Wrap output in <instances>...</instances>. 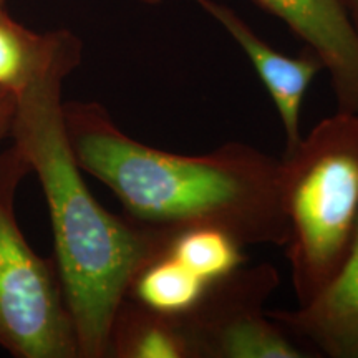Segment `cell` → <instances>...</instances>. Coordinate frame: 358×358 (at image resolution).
<instances>
[{
    "label": "cell",
    "mask_w": 358,
    "mask_h": 358,
    "mask_svg": "<svg viewBox=\"0 0 358 358\" xmlns=\"http://www.w3.org/2000/svg\"><path fill=\"white\" fill-rule=\"evenodd\" d=\"M83 42L69 29L35 32L0 8V88L15 95L52 73L77 70Z\"/></svg>",
    "instance_id": "9"
},
{
    "label": "cell",
    "mask_w": 358,
    "mask_h": 358,
    "mask_svg": "<svg viewBox=\"0 0 358 358\" xmlns=\"http://www.w3.org/2000/svg\"><path fill=\"white\" fill-rule=\"evenodd\" d=\"M17 108V95L12 90L0 88V141L10 134L13 115Z\"/></svg>",
    "instance_id": "13"
},
{
    "label": "cell",
    "mask_w": 358,
    "mask_h": 358,
    "mask_svg": "<svg viewBox=\"0 0 358 358\" xmlns=\"http://www.w3.org/2000/svg\"><path fill=\"white\" fill-rule=\"evenodd\" d=\"M209 285L164 252L138 268L124 297L163 315L185 319L198 307Z\"/></svg>",
    "instance_id": "11"
},
{
    "label": "cell",
    "mask_w": 358,
    "mask_h": 358,
    "mask_svg": "<svg viewBox=\"0 0 358 358\" xmlns=\"http://www.w3.org/2000/svg\"><path fill=\"white\" fill-rule=\"evenodd\" d=\"M319 57L340 111H358V32L342 0H252Z\"/></svg>",
    "instance_id": "6"
},
{
    "label": "cell",
    "mask_w": 358,
    "mask_h": 358,
    "mask_svg": "<svg viewBox=\"0 0 358 358\" xmlns=\"http://www.w3.org/2000/svg\"><path fill=\"white\" fill-rule=\"evenodd\" d=\"M313 357L358 358V227L350 254L330 287L294 310H267Z\"/></svg>",
    "instance_id": "8"
},
{
    "label": "cell",
    "mask_w": 358,
    "mask_h": 358,
    "mask_svg": "<svg viewBox=\"0 0 358 358\" xmlns=\"http://www.w3.org/2000/svg\"><path fill=\"white\" fill-rule=\"evenodd\" d=\"M108 358H194L181 319L124 297L110 330Z\"/></svg>",
    "instance_id": "10"
},
{
    "label": "cell",
    "mask_w": 358,
    "mask_h": 358,
    "mask_svg": "<svg viewBox=\"0 0 358 358\" xmlns=\"http://www.w3.org/2000/svg\"><path fill=\"white\" fill-rule=\"evenodd\" d=\"M268 262L239 267L213 282L198 307L182 320L194 358H312L266 310L279 287Z\"/></svg>",
    "instance_id": "5"
},
{
    "label": "cell",
    "mask_w": 358,
    "mask_h": 358,
    "mask_svg": "<svg viewBox=\"0 0 358 358\" xmlns=\"http://www.w3.org/2000/svg\"><path fill=\"white\" fill-rule=\"evenodd\" d=\"M64 124L80 169L96 178L133 221L161 229L217 227L245 248H284L280 159L241 141L179 155L134 140L98 101H64Z\"/></svg>",
    "instance_id": "1"
},
{
    "label": "cell",
    "mask_w": 358,
    "mask_h": 358,
    "mask_svg": "<svg viewBox=\"0 0 358 358\" xmlns=\"http://www.w3.org/2000/svg\"><path fill=\"white\" fill-rule=\"evenodd\" d=\"M192 2L213 17L248 55L279 113L285 138L284 153L292 151L302 140L301 113L303 98L317 75L324 71L319 57L307 48H303L297 57L285 55L259 37L234 8L224 6L217 0Z\"/></svg>",
    "instance_id": "7"
},
{
    "label": "cell",
    "mask_w": 358,
    "mask_h": 358,
    "mask_svg": "<svg viewBox=\"0 0 358 358\" xmlns=\"http://www.w3.org/2000/svg\"><path fill=\"white\" fill-rule=\"evenodd\" d=\"M244 248L234 236L217 227H187L174 232L166 254L213 284L244 266Z\"/></svg>",
    "instance_id": "12"
},
{
    "label": "cell",
    "mask_w": 358,
    "mask_h": 358,
    "mask_svg": "<svg viewBox=\"0 0 358 358\" xmlns=\"http://www.w3.org/2000/svg\"><path fill=\"white\" fill-rule=\"evenodd\" d=\"M285 256L297 307L330 287L358 227V111L322 120L280 159Z\"/></svg>",
    "instance_id": "3"
},
{
    "label": "cell",
    "mask_w": 358,
    "mask_h": 358,
    "mask_svg": "<svg viewBox=\"0 0 358 358\" xmlns=\"http://www.w3.org/2000/svg\"><path fill=\"white\" fill-rule=\"evenodd\" d=\"M6 2H7V0H0V8L6 7ZM141 2L146 3V6H159L163 0H141Z\"/></svg>",
    "instance_id": "15"
},
{
    "label": "cell",
    "mask_w": 358,
    "mask_h": 358,
    "mask_svg": "<svg viewBox=\"0 0 358 358\" xmlns=\"http://www.w3.org/2000/svg\"><path fill=\"white\" fill-rule=\"evenodd\" d=\"M342 2L348 17H350L353 27H355V30L358 32V0H342Z\"/></svg>",
    "instance_id": "14"
},
{
    "label": "cell",
    "mask_w": 358,
    "mask_h": 358,
    "mask_svg": "<svg viewBox=\"0 0 358 358\" xmlns=\"http://www.w3.org/2000/svg\"><path fill=\"white\" fill-rule=\"evenodd\" d=\"M30 173L15 143L0 151V348L15 358H80L55 259L38 256L17 221V189Z\"/></svg>",
    "instance_id": "4"
},
{
    "label": "cell",
    "mask_w": 358,
    "mask_h": 358,
    "mask_svg": "<svg viewBox=\"0 0 358 358\" xmlns=\"http://www.w3.org/2000/svg\"><path fill=\"white\" fill-rule=\"evenodd\" d=\"M52 73L17 95L10 136L38 176L55 262L77 332L80 358H108L110 330L138 268L166 252L176 231L120 217L98 203L71 153L62 90Z\"/></svg>",
    "instance_id": "2"
}]
</instances>
